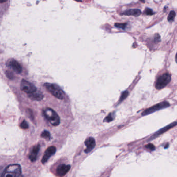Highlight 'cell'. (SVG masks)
<instances>
[{
  "mask_svg": "<svg viewBox=\"0 0 177 177\" xmlns=\"http://www.w3.org/2000/svg\"><path fill=\"white\" fill-rule=\"evenodd\" d=\"M56 151V148L55 146H51L48 147L45 152L44 154L43 155V157L42 161H41L42 163L44 164L46 163V162H47L48 160H49V158L52 155L54 154Z\"/></svg>",
  "mask_w": 177,
  "mask_h": 177,
  "instance_id": "obj_7",
  "label": "cell"
},
{
  "mask_svg": "<svg viewBox=\"0 0 177 177\" xmlns=\"http://www.w3.org/2000/svg\"><path fill=\"white\" fill-rule=\"evenodd\" d=\"M128 93L127 91H125V92H123V93H122L121 96L120 101H122L124 99H126V97L128 96Z\"/></svg>",
  "mask_w": 177,
  "mask_h": 177,
  "instance_id": "obj_21",
  "label": "cell"
},
{
  "mask_svg": "<svg viewBox=\"0 0 177 177\" xmlns=\"http://www.w3.org/2000/svg\"><path fill=\"white\" fill-rule=\"evenodd\" d=\"M9 66L16 73L20 74L22 72V67L21 64L14 59H12L9 61Z\"/></svg>",
  "mask_w": 177,
  "mask_h": 177,
  "instance_id": "obj_9",
  "label": "cell"
},
{
  "mask_svg": "<svg viewBox=\"0 0 177 177\" xmlns=\"http://www.w3.org/2000/svg\"><path fill=\"white\" fill-rule=\"evenodd\" d=\"M85 145L86 146V149L85 150V153H88L91 151L95 146V140L92 137L87 138L85 141Z\"/></svg>",
  "mask_w": 177,
  "mask_h": 177,
  "instance_id": "obj_10",
  "label": "cell"
},
{
  "mask_svg": "<svg viewBox=\"0 0 177 177\" xmlns=\"http://www.w3.org/2000/svg\"><path fill=\"white\" fill-rule=\"evenodd\" d=\"M113 120V117L112 114H110L109 116L106 117V119H104V122H110L111 121H112Z\"/></svg>",
  "mask_w": 177,
  "mask_h": 177,
  "instance_id": "obj_20",
  "label": "cell"
},
{
  "mask_svg": "<svg viewBox=\"0 0 177 177\" xmlns=\"http://www.w3.org/2000/svg\"><path fill=\"white\" fill-rule=\"evenodd\" d=\"M7 0H0V3H4V2H6Z\"/></svg>",
  "mask_w": 177,
  "mask_h": 177,
  "instance_id": "obj_25",
  "label": "cell"
},
{
  "mask_svg": "<svg viewBox=\"0 0 177 177\" xmlns=\"http://www.w3.org/2000/svg\"><path fill=\"white\" fill-rule=\"evenodd\" d=\"M175 11L174 10L170 11V12L168 16V21L169 22H172L175 18Z\"/></svg>",
  "mask_w": 177,
  "mask_h": 177,
  "instance_id": "obj_15",
  "label": "cell"
},
{
  "mask_svg": "<svg viewBox=\"0 0 177 177\" xmlns=\"http://www.w3.org/2000/svg\"><path fill=\"white\" fill-rule=\"evenodd\" d=\"M177 124V123L176 122H174V123H172V124H171V125H168V126H166L165 128H163V129H160V130L158 132H157L156 134H155V135H160L162 133H164L167 130H168L169 129H170L171 128H172V127H174V126H175V125Z\"/></svg>",
  "mask_w": 177,
  "mask_h": 177,
  "instance_id": "obj_14",
  "label": "cell"
},
{
  "mask_svg": "<svg viewBox=\"0 0 177 177\" xmlns=\"http://www.w3.org/2000/svg\"><path fill=\"white\" fill-rule=\"evenodd\" d=\"M146 148L152 150V151H153V150H155V146L152 144H149V145H146Z\"/></svg>",
  "mask_w": 177,
  "mask_h": 177,
  "instance_id": "obj_23",
  "label": "cell"
},
{
  "mask_svg": "<svg viewBox=\"0 0 177 177\" xmlns=\"http://www.w3.org/2000/svg\"><path fill=\"white\" fill-rule=\"evenodd\" d=\"M127 26V23H115L114 24V26L115 27H118V28H119V29H123V30H125L126 28V27Z\"/></svg>",
  "mask_w": 177,
  "mask_h": 177,
  "instance_id": "obj_17",
  "label": "cell"
},
{
  "mask_svg": "<svg viewBox=\"0 0 177 177\" xmlns=\"http://www.w3.org/2000/svg\"><path fill=\"white\" fill-rule=\"evenodd\" d=\"M155 41H156V42H160V36L158 34L155 35Z\"/></svg>",
  "mask_w": 177,
  "mask_h": 177,
  "instance_id": "obj_24",
  "label": "cell"
},
{
  "mask_svg": "<svg viewBox=\"0 0 177 177\" xmlns=\"http://www.w3.org/2000/svg\"><path fill=\"white\" fill-rule=\"evenodd\" d=\"M141 14V12L138 9H130L129 10L125 11L122 13V15L126 16H133L135 17H138Z\"/></svg>",
  "mask_w": 177,
  "mask_h": 177,
  "instance_id": "obj_13",
  "label": "cell"
},
{
  "mask_svg": "<svg viewBox=\"0 0 177 177\" xmlns=\"http://www.w3.org/2000/svg\"><path fill=\"white\" fill-rule=\"evenodd\" d=\"M140 1H141L142 2H143V3H145V0H140Z\"/></svg>",
  "mask_w": 177,
  "mask_h": 177,
  "instance_id": "obj_27",
  "label": "cell"
},
{
  "mask_svg": "<svg viewBox=\"0 0 177 177\" xmlns=\"http://www.w3.org/2000/svg\"><path fill=\"white\" fill-rule=\"evenodd\" d=\"M40 149V145H37L36 146L33 147L29 155V159L30 160L31 162H34L36 161Z\"/></svg>",
  "mask_w": 177,
  "mask_h": 177,
  "instance_id": "obj_11",
  "label": "cell"
},
{
  "mask_svg": "<svg viewBox=\"0 0 177 177\" xmlns=\"http://www.w3.org/2000/svg\"><path fill=\"white\" fill-rule=\"evenodd\" d=\"M145 13L147 15H153L154 14L153 11L150 8H146L145 9Z\"/></svg>",
  "mask_w": 177,
  "mask_h": 177,
  "instance_id": "obj_19",
  "label": "cell"
},
{
  "mask_svg": "<svg viewBox=\"0 0 177 177\" xmlns=\"http://www.w3.org/2000/svg\"><path fill=\"white\" fill-rule=\"evenodd\" d=\"M21 90L26 93L30 94L36 90V87L30 82L22 80L21 82Z\"/></svg>",
  "mask_w": 177,
  "mask_h": 177,
  "instance_id": "obj_6",
  "label": "cell"
},
{
  "mask_svg": "<svg viewBox=\"0 0 177 177\" xmlns=\"http://www.w3.org/2000/svg\"><path fill=\"white\" fill-rule=\"evenodd\" d=\"M76 1H77V2H82V0H75Z\"/></svg>",
  "mask_w": 177,
  "mask_h": 177,
  "instance_id": "obj_26",
  "label": "cell"
},
{
  "mask_svg": "<svg viewBox=\"0 0 177 177\" xmlns=\"http://www.w3.org/2000/svg\"><path fill=\"white\" fill-rule=\"evenodd\" d=\"M21 175V168L19 164H12L8 166L1 177H20Z\"/></svg>",
  "mask_w": 177,
  "mask_h": 177,
  "instance_id": "obj_1",
  "label": "cell"
},
{
  "mask_svg": "<svg viewBox=\"0 0 177 177\" xmlns=\"http://www.w3.org/2000/svg\"><path fill=\"white\" fill-rule=\"evenodd\" d=\"M44 116L53 126H57L60 124V117L54 110L47 108L44 110Z\"/></svg>",
  "mask_w": 177,
  "mask_h": 177,
  "instance_id": "obj_2",
  "label": "cell"
},
{
  "mask_svg": "<svg viewBox=\"0 0 177 177\" xmlns=\"http://www.w3.org/2000/svg\"><path fill=\"white\" fill-rule=\"evenodd\" d=\"M41 136L42 138H45V139L50 140L51 139V134L50 132L47 131H44L41 134Z\"/></svg>",
  "mask_w": 177,
  "mask_h": 177,
  "instance_id": "obj_16",
  "label": "cell"
},
{
  "mask_svg": "<svg viewBox=\"0 0 177 177\" xmlns=\"http://www.w3.org/2000/svg\"><path fill=\"white\" fill-rule=\"evenodd\" d=\"M6 75L7 77H8L9 79H13V77H14L13 76H14V75H13V74L11 72H9V71L7 70L6 72Z\"/></svg>",
  "mask_w": 177,
  "mask_h": 177,
  "instance_id": "obj_22",
  "label": "cell"
},
{
  "mask_svg": "<svg viewBox=\"0 0 177 177\" xmlns=\"http://www.w3.org/2000/svg\"><path fill=\"white\" fill-rule=\"evenodd\" d=\"M20 126H21V128L22 129H28L29 128V125L28 124V123L27 122V121H25V120H24L21 123Z\"/></svg>",
  "mask_w": 177,
  "mask_h": 177,
  "instance_id": "obj_18",
  "label": "cell"
},
{
  "mask_svg": "<svg viewBox=\"0 0 177 177\" xmlns=\"http://www.w3.org/2000/svg\"><path fill=\"white\" fill-rule=\"evenodd\" d=\"M171 80V75L168 73L164 74L158 77L155 87L157 89L160 90L163 88L169 83Z\"/></svg>",
  "mask_w": 177,
  "mask_h": 177,
  "instance_id": "obj_4",
  "label": "cell"
},
{
  "mask_svg": "<svg viewBox=\"0 0 177 177\" xmlns=\"http://www.w3.org/2000/svg\"><path fill=\"white\" fill-rule=\"evenodd\" d=\"M168 106H169V104L168 103L166 102H163L157 104L156 105L154 106L153 107L145 110L142 113V116H146V115H148V114H151L152 113L155 112L156 111L159 110L160 109L168 107Z\"/></svg>",
  "mask_w": 177,
  "mask_h": 177,
  "instance_id": "obj_5",
  "label": "cell"
},
{
  "mask_svg": "<svg viewBox=\"0 0 177 177\" xmlns=\"http://www.w3.org/2000/svg\"><path fill=\"white\" fill-rule=\"evenodd\" d=\"M44 87L46 88L55 97L60 99H62L64 98V93L61 88L55 84L46 83L44 84Z\"/></svg>",
  "mask_w": 177,
  "mask_h": 177,
  "instance_id": "obj_3",
  "label": "cell"
},
{
  "mask_svg": "<svg viewBox=\"0 0 177 177\" xmlns=\"http://www.w3.org/2000/svg\"><path fill=\"white\" fill-rule=\"evenodd\" d=\"M28 97L31 99L32 100L34 101H41L44 97V96L41 92L38 91L37 90L31 93L28 94Z\"/></svg>",
  "mask_w": 177,
  "mask_h": 177,
  "instance_id": "obj_12",
  "label": "cell"
},
{
  "mask_svg": "<svg viewBox=\"0 0 177 177\" xmlns=\"http://www.w3.org/2000/svg\"><path fill=\"white\" fill-rule=\"evenodd\" d=\"M71 166L69 165H65V164H61L58 166L56 170L57 175L58 177H62L65 176L67 172H68L70 169Z\"/></svg>",
  "mask_w": 177,
  "mask_h": 177,
  "instance_id": "obj_8",
  "label": "cell"
}]
</instances>
